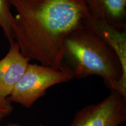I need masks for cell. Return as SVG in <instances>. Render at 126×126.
Returning <instances> with one entry per match:
<instances>
[{
  "instance_id": "6da1fadb",
  "label": "cell",
  "mask_w": 126,
  "mask_h": 126,
  "mask_svg": "<svg viewBox=\"0 0 126 126\" xmlns=\"http://www.w3.org/2000/svg\"><path fill=\"white\" fill-rule=\"evenodd\" d=\"M15 9L12 15L14 40L28 61L62 69L66 37L83 27L89 12L82 0H8Z\"/></svg>"
},
{
  "instance_id": "7a4b0ae2",
  "label": "cell",
  "mask_w": 126,
  "mask_h": 126,
  "mask_svg": "<svg viewBox=\"0 0 126 126\" xmlns=\"http://www.w3.org/2000/svg\"><path fill=\"white\" fill-rule=\"evenodd\" d=\"M63 60L74 78L97 75L110 90L117 92L122 76L120 62L114 50L91 30L83 26L66 37Z\"/></svg>"
},
{
  "instance_id": "3957f363",
  "label": "cell",
  "mask_w": 126,
  "mask_h": 126,
  "mask_svg": "<svg viewBox=\"0 0 126 126\" xmlns=\"http://www.w3.org/2000/svg\"><path fill=\"white\" fill-rule=\"evenodd\" d=\"M64 65L62 69H57L29 63L24 74L16 83L8 99L11 103H18L26 108H31L37 99L45 95L48 88L74 78L71 71Z\"/></svg>"
},
{
  "instance_id": "277c9868",
  "label": "cell",
  "mask_w": 126,
  "mask_h": 126,
  "mask_svg": "<svg viewBox=\"0 0 126 126\" xmlns=\"http://www.w3.org/2000/svg\"><path fill=\"white\" fill-rule=\"evenodd\" d=\"M126 120V99L116 91L79 110L70 126H119Z\"/></svg>"
},
{
  "instance_id": "5b68a950",
  "label": "cell",
  "mask_w": 126,
  "mask_h": 126,
  "mask_svg": "<svg viewBox=\"0 0 126 126\" xmlns=\"http://www.w3.org/2000/svg\"><path fill=\"white\" fill-rule=\"evenodd\" d=\"M83 26L96 34L114 50L120 62L122 76L117 92L126 99V32L116 29L93 18L90 14L86 17Z\"/></svg>"
},
{
  "instance_id": "8992f818",
  "label": "cell",
  "mask_w": 126,
  "mask_h": 126,
  "mask_svg": "<svg viewBox=\"0 0 126 126\" xmlns=\"http://www.w3.org/2000/svg\"><path fill=\"white\" fill-rule=\"evenodd\" d=\"M6 56L0 60V95L7 97L24 74L29 61L20 52L15 40L9 42Z\"/></svg>"
},
{
  "instance_id": "52a82bcc",
  "label": "cell",
  "mask_w": 126,
  "mask_h": 126,
  "mask_svg": "<svg viewBox=\"0 0 126 126\" xmlns=\"http://www.w3.org/2000/svg\"><path fill=\"white\" fill-rule=\"evenodd\" d=\"M91 16L119 30H126V0H82Z\"/></svg>"
},
{
  "instance_id": "ba28073f",
  "label": "cell",
  "mask_w": 126,
  "mask_h": 126,
  "mask_svg": "<svg viewBox=\"0 0 126 126\" xmlns=\"http://www.w3.org/2000/svg\"><path fill=\"white\" fill-rule=\"evenodd\" d=\"M12 15L8 0H0V27L9 42L14 40L11 28Z\"/></svg>"
},
{
  "instance_id": "9c48e42d",
  "label": "cell",
  "mask_w": 126,
  "mask_h": 126,
  "mask_svg": "<svg viewBox=\"0 0 126 126\" xmlns=\"http://www.w3.org/2000/svg\"><path fill=\"white\" fill-rule=\"evenodd\" d=\"M13 110L12 103L7 97L0 95V124L4 118L11 114Z\"/></svg>"
},
{
  "instance_id": "30bf717a",
  "label": "cell",
  "mask_w": 126,
  "mask_h": 126,
  "mask_svg": "<svg viewBox=\"0 0 126 126\" xmlns=\"http://www.w3.org/2000/svg\"><path fill=\"white\" fill-rule=\"evenodd\" d=\"M5 126H21L17 123H8Z\"/></svg>"
},
{
  "instance_id": "8fae6325",
  "label": "cell",
  "mask_w": 126,
  "mask_h": 126,
  "mask_svg": "<svg viewBox=\"0 0 126 126\" xmlns=\"http://www.w3.org/2000/svg\"><path fill=\"white\" fill-rule=\"evenodd\" d=\"M39 126H42V124H40V125H39Z\"/></svg>"
}]
</instances>
